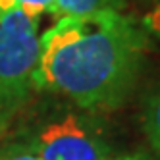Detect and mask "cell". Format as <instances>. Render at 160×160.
<instances>
[{
  "instance_id": "4",
  "label": "cell",
  "mask_w": 160,
  "mask_h": 160,
  "mask_svg": "<svg viewBox=\"0 0 160 160\" xmlns=\"http://www.w3.org/2000/svg\"><path fill=\"white\" fill-rule=\"evenodd\" d=\"M123 6V0H56L50 8L52 16L64 18V16H89L97 12H106V10H116Z\"/></svg>"
},
{
  "instance_id": "1",
  "label": "cell",
  "mask_w": 160,
  "mask_h": 160,
  "mask_svg": "<svg viewBox=\"0 0 160 160\" xmlns=\"http://www.w3.org/2000/svg\"><path fill=\"white\" fill-rule=\"evenodd\" d=\"M147 50V29L116 10L58 18L41 35L35 91L85 110L116 108L135 87Z\"/></svg>"
},
{
  "instance_id": "6",
  "label": "cell",
  "mask_w": 160,
  "mask_h": 160,
  "mask_svg": "<svg viewBox=\"0 0 160 160\" xmlns=\"http://www.w3.org/2000/svg\"><path fill=\"white\" fill-rule=\"evenodd\" d=\"M56 0H0V10H8V8H21L25 14L31 18H37L42 12H50V8L54 6Z\"/></svg>"
},
{
  "instance_id": "3",
  "label": "cell",
  "mask_w": 160,
  "mask_h": 160,
  "mask_svg": "<svg viewBox=\"0 0 160 160\" xmlns=\"http://www.w3.org/2000/svg\"><path fill=\"white\" fill-rule=\"evenodd\" d=\"M23 145L41 160H112L102 128L75 112L50 116L33 125Z\"/></svg>"
},
{
  "instance_id": "8",
  "label": "cell",
  "mask_w": 160,
  "mask_h": 160,
  "mask_svg": "<svg viewBox=\"0 0 160 160\" xmlns=\"http://www.w3.org/2000/svg\"><path fill=\"white\" fill-rule=\"evenodd\" d=\"M116 160H147L143 156H123V158H116Z\"/></svg>"
},
{
  "instance_id": "7",
  "label": "cell",
  "mask_w": 160,
  "mask_h": 160,
  "mask_svg": "<svg viewBox=\"0 0 160 160\" xmlns=\"http://www.w3.org/2000/svg\"><path fill=\"white\" fill-rule=\"evenodd\" d=\"M0 160H41V158L37 154H33L25 145H18L0 154Z\"/></svg>"
},
{
  "instance_id": "2",
  "label": "cell",
  "mask_w": 160,
  "mask_h": 160,
  "mask_svg": "<svg viewBox=\"0 0 160 160\" xmlns=\"http://www.w3.org/2000/svg\"><path fill=\"white\" fill-rule=\"evenodd\" d=\"M39 52V19L21 8L0 10V122L18 112L35 91Z\"/></svg>"
},
{
  "instance_id": "5",
  "label": "cell",
  "mask_w": 160,
  "mask_h": 160,
  "mask_svg": "<svg viewBox=\"0 0 160 160\" xmlns=\"http://www.w3.org/2000/svg\"><path fill=\"white\" fill-rule=\"evenodd\" d=\"M143 129L160 160V85L152 89L143 102Z\"/></svg>"
}]
</instances>
